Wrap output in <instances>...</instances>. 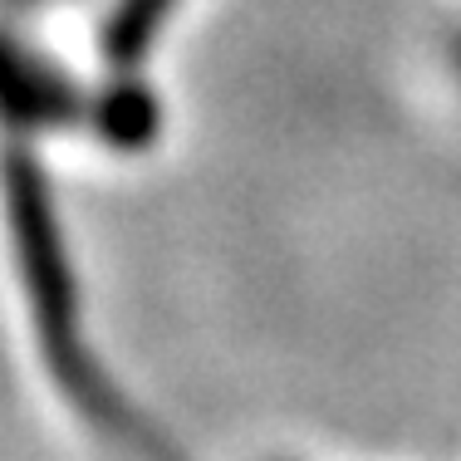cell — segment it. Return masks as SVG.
I'll use <instances>...</instances> for the list:
<instances>
[{"label":"cell","mask_w":461,"mask_h":461,"mask_svg":"<svg viewBox=\"0 0 461 461\" xmlns=\"http://www.w3.org/2000/svg\"><path fill=\"white\" fill-rule=\"evenodd\" d=\"M10 221H15L20 276H25L30 304H35V324H40V354H45L50 378L59 383V393L74 402V412H79L98 437H108V442L133 447V452H172V447L113 393V383L104 378V368L94 364L89 344H84L74 270H69V260H64L59 221H54V212H50L45 172L35 167L25 142L10 148Z\"/></svg>","instance_id":"6da1fadb"},{"label":"cell","mask_w":461,"mask_h":461,"mask_svg":"<svg viewBox=\"0 0 461 461\" xmlns=\"http://www.w3.org/2000/svg\"><path fill=\"white\" fill-rule=\"evenodd\" d=\"M10 123L20 133L30 128H89L98 89H84L59 59L35 54L25 40H10Z\"/></svg>","instance_id":"7a4b0ae2"},{"label":"cell","mask_w":461,"mask_h":461,"mask_svg":"<svg viewBox=\"0 0 461 461\" xmlns=\"http://www.w3.org/2000/svg\"><path fill=\"white\" fill-rule=\"evenodd\" d=\"M94 138H104L113 152H142L152 138L162 133V104L148 84H138L133 74H113V84L98 89L94 104Z\"/></svg>","instance_id":"3957f363"},{"label":"cell","mask_w":461,"mask_h":461,"mask_svg":"<svg viewBox=\"0 0 461 461\" xmlns=\"http://www.w3.org/2000/svg\"><path fill=\"white\" fill-rule=\"evenodd\" d=\"M172 10H177V0H113V10L98 25V54H104L108 74H133L158 45Z\"/></svg>","instance_id":"277c9868"},{"label":"cell","mask_w":461,"mask_h":461,"mask_svg":"<svg viewBox=\"0 0 461 461\" xmlns=\"http://www.w3.org/2000/svg\"><path fill=\"white\" fill-rule=\"evenodd\" d=\"M15 5H25V0H15Z\"/></svg>","instance_id":"5b68a950"}]
</instances>
